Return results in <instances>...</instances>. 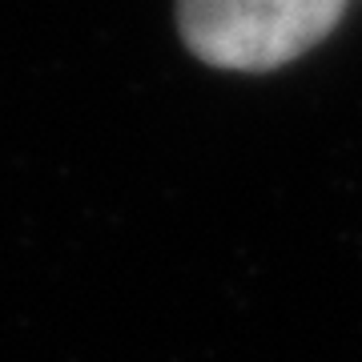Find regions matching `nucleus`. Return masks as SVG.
<instances>
[{"instance_id": "nucleus-1", "label": "nucleus", "mask_w": 362, "mask_h": 362, "mask_svg": "<svg viewBox=\"0 0 362 362\" xmlns=\"http://www.w3.org/2000/svg\"><path fill=\"white\" fill-rule=\"evenodd\" d=\"M346 0H177L194 57L218 69L266 73L302 57L338 25Z\"/></svg>"}]
</instances>
